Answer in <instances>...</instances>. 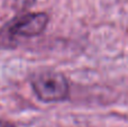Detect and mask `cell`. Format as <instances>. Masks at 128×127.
I'll list each match as a JSON object with an SVG mask.
<instances>
[{
    "instance_id": "6da1fadb",
    "label": "cell",
    "mask_w": 128,
    "mask_h": 127,
    "mask_svg": "<svg viewBox=\"0 0 128 127\" xmlns=\"http://www.w3.org/2000/svg\"><path fill=\"white\" fill-rule=\"evenodd\" d=\"M47 22L45 12H28L14 18L0 29V47L14 48L22 40L40 35Z\"/></svg>"
},
{
    "instance_id": "7a4b0ae2",
    "label": "cell",
    "mask_w": 128,
    "mask_h": 127,
    "mask_svg": "<svg viewBox=\"0 0 128 127\" xmlns=\"http://www.w3.org/2000/svg\"><path fill=\"white\" fill-rule=\"evenodd\" d=\"M32 88L38 99L46 102L63 101L70 94L68 81L62 73L46 71L32 79Z\"/></svg>"
},
{
    "instance_id": "3957f363",
    "label": "cell",
    "mask_w": 128,
    "mask_h": 127,
    "mask_svg": "<svg viewBox=\"0 0 128 127\" xmlns=\"http://www.w3.org/2000/svg\"><path fill=\"white\" fill-rule=\"evenodd\" d=\"M35 4V0H15V7L19 11H24L30 8Z\"/></svg>"
},
{
    "instance_id": "277c9868",
    "label": "cell",
    "mask_w": 128,
    "mask_h": 127,
    "mask_svg": "<svg viewBox=\"0 0 128 127\" xmlns=\"http://www.w3.org/2000/svg\"><path fill=\"white\" fill-rule=\"evenodd\" d=\"M0 127H15L12 125V124L8 123V122L6 120H2V119H0Z\"/></svg>"
}]
</instances>
